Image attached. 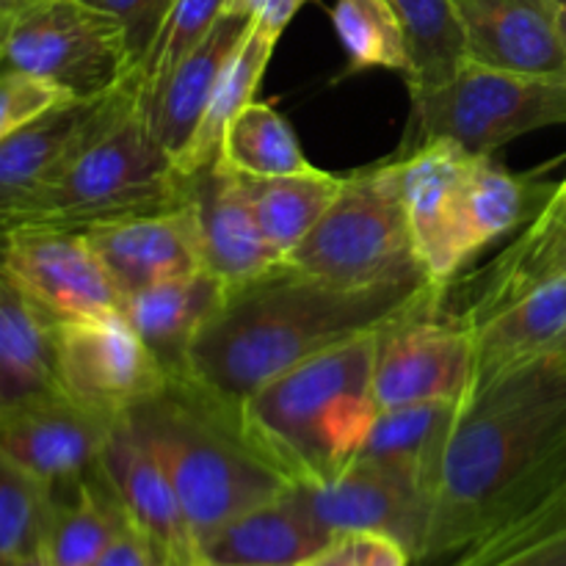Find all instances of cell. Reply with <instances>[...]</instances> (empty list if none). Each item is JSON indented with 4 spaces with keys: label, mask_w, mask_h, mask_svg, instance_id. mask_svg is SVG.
<instances>
[{
    "label": "cell",
    "mask_w": 566,
    "mask_h": 566,
    "mask_svg": "<svg viewBox=\"0 0 566 566\" xmlns=\"http://www.w3.org/2000/svg\"><path fill=\"white\" fill-rule=\"evenodd\" d=\"M224 6L227 0H171L158 33L133 72L138 103H147L160 83L171 75V70L213 31L219 17L224 14Z\"/></svg>",
    "instance_id": "obj_34"
},
{
    "label": "cell",
    "mask_w": 566,
    "mask_h": 566,
    "mask_svg": "<svg viewBox=\"0 0 566 566\" xmlns=\"http://www.w3.org/2000/svg\"><path fill=\"white\" fill-rule=\"evenodd\" d=\"M302 566H359V536H337L329 547H324L318 556H313Z\"/></svg>",
    "instance_id": "obj_41"
},
{
    "label": "cell",
    "mask_w": 566,
    "mask_h": 566,
    "mask_svg": "<svg viewBox=\"0 0 566 566\" xmlns=\"http://www.w3.org/2000/svg\"><path fill=\"white\" fill-rule=\"evenodd\" d=\"M556 182L542 175H517L497 166L490 155H475L464 197V235L470 258L490 243L523 230L539 216Z\"/></svg>",
    "instance_id": "obj_27"
},
{
    "label": "cell",
    "mask_w": 566,
    "mask_h": 566,
    "mask_svg": "<svg viewBox=\"0 0 566 566\" xmlns=\"http://www.w3.org/2000/svg\"><path fill=\"white\" fill-rule=\"evenodd\" d=\"M0 269L55 324L122 313L125 296L83 230L22 224L0 238Z\"/></svg>",
    "instance_id": "obj_9"
},
{
    "label": "cell",
    "mask_w": 566,
    "mask_h": 566,
    "mask_svg": "<svg viewBox=\"0 0 566 566\" xmlns=\"http://www.w3.org/2000/svg\"><path fill=\"white\" fill-rule=\"evenodd\" d=\"M241 177L254 221L282 260L318 224L343 186V177L329 171L293 177Z\"/></svg>",
    "instance_id": "obj_29"
},
{
    "label": "cell",
    "mask_w": 566,
    "mask_h": 566,
    "mask_svg": "<svg viewBox=\"0 0 566 566\" xmlns=\"http://www.w3.org/2000/svg\"><path fill=\"white\" fill-rule=\"evenodd\" d=\"M53 495L39 479L0 451V562L42 551Z\"/></svg>",
    "instance_id": "obj_35"
},
{
    "label": "cell",
    "mask_w": 566,
    "mask_h": 566,
    "mask_svg": "<svg viewBox=\"0 0 566 566\" xmlns=\"http://www.w3.org/2000/svg\"><path fill=\"white\" fill-rule=\"evenodd\" d=\"M53 514L44 551L53 566H94L105 547L127 525L125 512L99 470L70 490L50 492Z\"/></svg>",
    "instance_id": "obj_28"
},
{
    "label": "cell",
    "mask_w": 566,
    "mask_h": 566,
    "mask_svg": "<svg viewBox=\"0 0 566 566\" xmlns=\"http://www.w3.org/2000/svg\"><path fill=\"white\" fill-rule=\"evenodd\" d=\"M566 274V177L556 182V191L547 199L528 227L520 230L512 247L497 254L484 271L464 280L451 296L457 318L475 329L490 315L525 296L542 282Z\"/></svg>",
    "instance_id": "obj_20"
},
{
    "label": "cell",
    "mask_w": 566,
    "mask_h": 566,
    "mask_svg": "<svg viewBox=\"0 0 566 566\" xmlns=\"http://www.w3.org/2000/svg\"><path fill=\"white\" fill-rule=\"evenodd\" d=\"M473 332L440 318L437 310L396 321L379 337L376 407L385 412L426 401L457 403L473 381Z\"/></svg>",
    "instance_id": "obj_14"
},
{
    "label": "cell",
    "mask_w": 566,
    "mask_h": 566,
    "mask_svg": "<svg viewBox=\"0 0 566 566\" xmlns=\"http://www.w3.org/2000/svg\"><path fill=\"white\" fill-rule=\"evenodd\" d=\"M122 418L175 486L197 547L221 525L293 486L249 446L232 409L182 379H169Z\"/></svg>",
    "instance_id": "obj_4"
},
{
    "label": "cell",
    "mask_w": 566,
    "mask_h": 566,
    "mask_svg": "<svg viewBox=\"0 0 566 566\" xmlns=\"http://www.w3.org/2000/svg\"><path fill=\"white\" fill-rule=\"evenodd\" d=\"M0 566H53L50 562L48 551H36V553H28V556H17V558H6V562H0Z\"/></svg>",
    "instance_id": "obj_44"
},
{
    "label": "cell",
    "mask_w": 566,
    "mask_h": 566,
    "mask_svg": "<svg viewBox=\"0 0 566 566\" xmlns=\"http://www.w3.org/2000/svg\"><path fill=\"white\" fill-rule=\"evenodd\" d=\"M276 42L280 39L271 36L269 31H263L254 22L249 25L247 36L241 39V44L235 48L232 59L227 61L224 72H221L213 99H210L208 111L202 116V125L197 127L191 144L182 153V158L177 160V171L182 177L193 175L197 169L221 158V142H224L227 127L249 103H254V92H258L260 81L269 70Z\"/></svg>",
    "instance_id": "obj_30"
},
{
    "label": "cell",
    "mask_w": 566,
    "mask_h": 566,
    "mask_svg": "<svg viewBox=\"0 0 566 566\" xmlns=\"http://www.w3.org/2000/svg\"><path fill=\"white\" fill-rule=\"evenodd\" d=\"M114 420L59 392L0 415V451L50 492L70 490L99 470V453Z\"/></svg>",
    "instance_id": "obj_15"
},
{
    "label": "cell",
    "mask_w": 566,
    "mask_h": 566,
    "mask_svg": "<svg viewBox=\"0 0 566 566\" xmlns=\"http://www.w3.org/2000/svg\"><path fill=\"white\" fill-rule=\"evenodd\" d=\"M337 536L321 528L296 486L199 542V566H302Z\"/></svg>",
    "instance_id": "obj_21"
},
{
    "label": "cell",
    "mask_w": 566,
    "mask_h": 566,
    "mask_svg": "<svg viewBox=\"0 0 566 566\" xmlns=\"http://www.w3.org/2000/svg\"><path fill=\"white\" fill-rule=\"evenodd\" d=\"M94 566H160L158 551L153 547V542L142 534L138 528H133L130 523L114 536L108 547L103 551V556L94 562Z\"/></svg>",
    "instance_id": "obj_39"
},
{
    "label": "cell",
    "mask_w": 566,
    "mask_h": 566,
    "mask_svg": "<svg viewBox=\"0 0 566 566\" xmlns=\"http://www.w3.org/2000/svg\"><path fill=\"white\" fill-rule=\"evenodd\" d=\"M83 235L125 298L158 282L202 271L197 219L188 202L164 213L94 224Z\"/></svg>",
    "instance_id": "obj_19"
},
{
    "label": "cell",
    "mask_w": 566,
    "mask_h": 566,
    "mask_svg": "<svg viewBox=\"0 0 566 566\" xmlns=\"http://www.w3.org/2000/svg\"><path fill=\"white\" fill-rule=\"evenodd\" d=\"M332 25L348 59L343 75L368 70H392L407 75V42L390 0H335Z\"/></svg>",
    "instance_id": "obj_33"
},
{
    "label": "cell",
    "mask_w": 566,
    "mask_h": 566,
    "mask_svg": "<svg viewBox=\"0 0 566 566\" xmlns=\"http://www.w3.org/2000/svg\"><path fill=\"white\" fill-rule=\"evenodd\" d=\"M407 42L409 92L446 86L468 64L462 17L453 0H390Z\"/></svg>",
    "instance_id": "obj_31"
},
{
    "label": "cell",
    "mask_w": 566,
    "mask_h": 566,
    "mask_svg": "<svg viewBox=\"0 0 566 566\" xmlns=\"http://www.w3.org/2000/svg\"><path fill=\"white\" fill-rule=\"evenodd\" d=\"M418 144L453 142L470 155H492L503 144L566 125V77L517 75L468 61L446 86L415 92Z\"/></svg>",
    "instance_id": "obj_8"
},
{
    "label": "cell",
    "mask_w": 566,
    "mask_h": 566,
    "mask_svg": "<svg viewBox=\"0 0 566 566\" xmlns=\"http://www.w3.org/2000/svg\"><path fill=\"white\" fill-rule=\"evenodd\" d=\"M249 25H252L249 17L224 11L213 31L171 70L158 92L142 105L155 138L175 158V164L188 149L197 127L202 125V116L213 99L221 72L241 39L247 36Z\"/></svg>",
    "instance_id": "obj_22"
},
{
    "label": "cell",
    "mask_w": 566,
    "mask_h": 566,
    "mask_svg": "<svg viewBox=\"0 0 566 566\" xmlns=\"http://www.w3.org/2000/svg\"><path fill=\"white\" fill-rule=\"evenodd\" d=\"M475 155L453 142H423L398 155L409 232L426 276L446 291L470 263L464 197Z\"/></svg>",
    "instance_id": "obj_12"
},
{
    "label": "cell",
    "mask_w": 566,
    "mask_h": 566,
    "mask_svg": "<svg viewBox=\"0 0 566 566\" xmlns=\"http://www.w3.org/2000/svg\"><path fill=\"white\" fill-rule=\"evenodd\" d=\"M188 202V177L160 147L142 103L83 144L50 180L20 224L88 230L94 224L164 213Z\"/></svg>",
    "instance_id": "obj_5"
},
{
    "label": "cell",
    "mask_w": 566,
    "mask_h": 566,
    "mask_svg": "<svg viewBox=\"0 0 566 566\" xmlns=\"http://www.w3.org/2000/svg\"><path fill=\"white\" fill-rule=\"evenodd\" d=\"M431 280L346 287L291 269L282 260L265 274L227 287L224 302L188 346V381L238 412L243 401L285 370L387 329L396 321L440 307Z\"/></svg>",
    "instance_id": "obj_2"
},
{
    "label": "cell",
    "mask_w": 566,
    "mask_h": 566,
    "mask_svg": "<svg viewBox=\"0 0 566 566\" xmlns=\"http://www.w3.org/2000/svg\"><path fill=\"white\" fill-rule=\"evenodd\" d=\"M160 566H182V564H160Z\"/></svg>",
    "instance_id": "obj_46"
},
{
    "label": "cell",
    "mask_w": 566,
    "mask_h": 566,
    "mask_svg": "<svg viewBox=\"0 0 566 566\" xmlns=\"http://www.w3.org/2000/svg\"><path fill=\"white\" fill-rule=\"evenodd\" d=\"M453 418H457L453 401H426L385 409L376 415L357 459H368V462L409 475L434 501Z\"/></svg>",
    "instance_id": "obj_26"
},
{
    "label": "cell",
    "mask_w": 566,
    "mask_h": 566,
    "mask_svg": "<svg viewBox=\"0 0 566 566\" xmlns=\"http://www.w3.org/2000/svg\"><path fill=\"white\" fill-rule=\"evenodd\" d=\"M55 326L0 269V415L61 392Z\"/></svg>",
    "instance_id": "obj_23"
},
{
    "label": "cell",
    "mask_w": 566,
    "mask_h": 566,
    "mask_svg": "<svg viewBox=\"0 0 566 566\" xmlns=\"http://www.w3.org/2000/svg\"><path fill=\"white\" fill-rule=\"evenodd\" d=\"M566 490V348L473 381L457 401L420 564Z\"/></svg>",
    "instance_id": "obj_1"
},
{
    "label": "cell",
    "mask_w": 566,
    "mask_h": 566,
    "mask_svg": "<svg viewBox=\"0 0 566 566\" xmlns=\"http://www.w3.org/2000/svg\"><path fill=\"white\" fill-rule=\"evenodd\" d=\"M285 263L346 287L429 280L409 232L398 158L343 177L335 202Z\"/></svg>",
    "instance_id": "obj_6"
},
{
    "label": "cell",
    "mask_w": 566,
    "mask_h": 566,
    "mask_svg": "<svg viewBox=\"0 0 566 566\" xmlns=\"http://www.w3.org/2000/svg\"><path fill=\"white\" fill-rule=\"evenodd\" d=\"M39 3H44V0H0V25L14 20V17H20L22 11L33 9V6Z\"/></svg>",
    "instance_id": "obj_43"
},
{
    "label": "cell",
    "mask_w": 566,
    "mask_h": 566,
    "mask_svg": "<svg viewBox=\"0 0 566 566\" xmlns=\"http://www.w3.org/2000/svg\"><path fill=\"white\" fill-rule=\"evenodd\" d=\"M381 332L285 370L238 407L249 446L293 484L332 479L363 451L379 415L374 365Z\"/></svg>",
    "instance_id": "obj_3"
},
{
    "label": "cell",
    "mask_w": 566,
    "mask_h": 566,
    "mask_svg": "<svg viewBox=\"0 0 566 566\" xmlns=\"http://www.w3.org/2000/svg\"><path fill=\"white\" fill-rule=\"evenodd\" d=\"M468 61L517 75L566 77L556 0H453Z\"/></svg>",
    "instance_id": "obj_18"
},
{
    "label": "cell",
    "mask_w": 566,
    "mask_h": 566,
    "mask_svg": "<svg viewBox=\"0 0 566 566\" xmlns=\"http://www.w3.org/2000/svg\"><path fill=\"white\" fill-rule=\"evenodd\" d=\"M221 160L247 177H293L321 171L304 158L285 116L258 99L230 122L221 142Z\"/></svg>",
    "instance_id": "obj_32"
},
{
    "label": "cell",
    "mask_w": 566,
    "mask_h": 566,
    "mask_svg": "<svg viewBox=\"0 0 566 566\" xmlns=\"http://www.w3.org/2000/svg\"><path fill=\"white\" fill-rule=\"evenodd\" d=\"M64 99L70 97L36 77L20 75V72H0V142L36 116L48 114Z\"/></svg>",
    "instance_id": "obj_36"
},
{
    "label": "cell",
    "mask_w": 566,
    "mask_h": 566,
    "mask_svg": "<svg viewBox=\"0 0 566 566\" xmlns=\"http://www.w3.org/2000/svg\"><path fill=\"white\" fill-rule=\"evenodd\" d=\"M119 22L77 0H44L0 25V72H20L70 99H97L133 81Z\"/></svg>",
    "instance_id": "obj_7"
},
{
    "label": "cell",
    "mask_w": 566,
    "mask_h": 566,
    "mask_svg": "<svg viewBox=\"0 0 566 566\" xmlns=\"http://www.w3.org/2000/svg\"><path fill=\"white\" fill-rule=\"evenodd\" d=\"M133 103H138L136 81L97 99H64L0 142V238L20 224L66 160Z\"/></svg>",
    "instance_id": "obj_11"
},
{
    "label": "cell",
    "mask_w": 566,
    "mask_h": 566,
    "mask_svg": "<svg viewBox=\"0 0 566 566\" xmlns=\"http://www.w3.org/2000/svg\"><path fill=\"white\" fill-rule=\"evenodd\" d=\"M359 536V566H409V553L390 536L357 534Z\"/></svg>",
    "instance_id": "obj_40"
},
{
    "label": "cell",
    "mask_w": 566,
    "mask_h": 566,
    "mask_svg": "<svg viewBox=\"0 0 566 566\" xmlns=\"http://www.w3.org/2000/svg\"><path fill=\"white\" fill-rule=\"evenodd\" d=\"M99 475L125 512L158 551L160 564L199 566L197 542L164 468L125 418H116L99 453Z\"/></svg>",
    "instance_id": "obj_16"
},
{
    "label": "cell",
    "mask_w": 566,
    "mask_h": 566,
    "mask_svg": "<svg viewBox=\"0 0 566 566\" xmlns=\"http://www.w3.org/2000/svg\"><path fill=\"white\" fill-rule=\"evenodd\" d=\"M293 486L315 523L332 536H390L412 562H418L423 553L431 497L409 475L368 459H354L332 479Z\"/></svg>",
    "instance_id": "obj_13"
},
{
    "label": "cell",
    "mask_w": 566,
    "mask_h": 566,
    "mask_svg": "<svg viewBox=\"0 0 566 566\" xmlns=\"http://www.w3.org/2000/svg\"><path fill=\"white\" fill-rule=\"evenodd\" d=\"M562 348H566V274L542 282L475 326L473 381Z\"/></svg>",
    "instance_id": "obj_25"
},
{
    "label": "cell",
    "mask_w": 566,
    "mask_h": 566,
    "mask_svg": "<svg viewBox=\"0 0 566 566\" xmlns=\"http://www.w3.org/2000/svg\"><path fill=\"white\" fill-rule=\"evenodd\" d=\"M307 0H227L224 11L249 17L254 25L280 39Z\"/></svg>",
    "instance_id": "obj_38"
},
{
    "label": "cell",
    "mask_w": 566,
    "mask_h": 566,
    "mask_svg": "<svg viewBox=\"0 0 566 566\" xmlns=\"http://www.w3.org/2000/svg\"><path fill=\"white\" fill-rule=\"evenodd\" d=\"M558 6V31H562L564 48H566V0H556Z\"/></svg>",
    "instance_id": "obj_45"
},
{
    "label": "cell",
    "mask_w": 566,
    "mask_h": 566,
    "mask_svg": "<svg viewBox=\"0 0 566 566\" xmlns=\"http://www.w3.org/2000/svg\"><path fill=\"white\" fill-rule=\"evenodd\" d=\"M224 296V282L202 269L130 293L122 313L166 376L175 379L182 374L188 346Z\"/></svg>",
    "instance_id": "obj_24"
},
{
    "label": "cell",
    "mask_w": 566,
    "mask_h": 566,
    "mask_svg": "<svg viewBox=\"0 0 566 566\" xmlns=\"http://www.w3.org/2000/svg\"><path fill=\"white\" fill-rule=\"evenodd\" d=\"M77 3H83L86 9L99 11V14L119 22L122 31H125L127 36V44H130L133 61H136L138 66L142 55L147 53L149 42H153L155 33H158V25L160 20H164L171 0H77Z\"/></svg>",
    "instance_id": "obj_37"
},
{
    "label": "cell",
    "mask_w": 566,
    "mask_h": 566,
    "mask_svg": "<svg viewBox=\"0 0 566 566\" xmlns=\"http://www.w3.org/2000/svg\"><path fill=\"white\" fill-rule=\"evenodd\" d=\"M61 392L92 412L122 418L169 381L125 313L55 326Z\"/></svg>",
    "instance_id": "obj_10"
},
{
    "label": "cell",
    "mask_w": 566,
    "mask_h": 566,
    "mask_svg": "<svg viewBox=\"0 0 566 566\" xmlns=\"http://www.w3.org/2000/svg\"><path fill=\"white\" fill-rule=\"evenodd\" d=\"M497 566H566V531L558 534L556 539L545 542V545L534 547V551Z\"/></svg>",
    "instance_id": "obj_42"
},
{
    "label": "cell",
    "mask_w": 566,
    "mask_h": 566,
    "mask_svg": "<svg viewBox=\"0 0 566 566\" xmlns=\"http://www.w3.org/2000/svg\"><path fill=\"white\" fill-rule=\"evenodd\" d=\"M188 205L197 219L202 269L227 287L243 285L282 263L254 221L243 177L221 158L188 175Z\"/></svg>",
    "instance_id": "obj_17"
}]
</instances>
